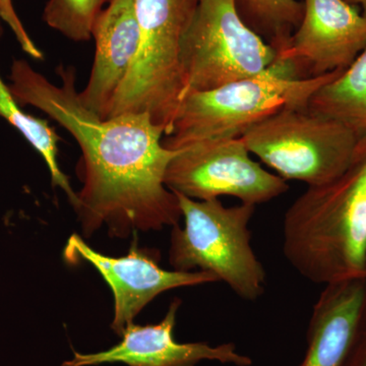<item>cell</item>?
<instances>
[{
  "label": "cell",
  "mask_w": 366,
  "mask_h": 366,
  "mask_svg": "<svg viewBox=\"0 0 366 366\" xmlns=\"http://www.w3.org/2000/svg\"><path fill=\"white\" fill-rule=\"evenodd\" d=\"M303 16L278 61L296 79L345 71L366 47V18L345 0H303Z\"/></svg>",
  "instance_id": "9"
},
{
  "label": "cell",
  "mask_w": 366,
  "mask_h": 366,
  "mask_svg": "<svg viewBox=\"0 0 366 366\" xmlns=\"http://www.w3.org/2000/svg\"><path fill=\"white\" fill-rule=\"evenodd\" d=\"M345 1L354 6L360 7L361 13L366 18V0H345Z\"/></svg>",
  "instance_id": "20"
},
{
  "label": "cell",
  "mask_w": 366,
  "mask_h": 366,
  "mask_svg": "<svg viewBox=\"0 0 366 366\" xmlns=\"http://www.w3.org/2000/svg\"><path fill=\"white\" fill-rule=\"evenodd\" d=\"M93 38V67L88 84L79 92V98L91 112L107 118L139 50V30L134 0H110L99 14Z\"/></svg>",
  "instance_id": "13"
},
{
  "label": "cell",
  "mask_w": 366,
  "mask_h": 366,
  "mask_svg": "<svg viewBox=\"0 0 366 366\" xmlns=\"http://www.w3.org/2000/svg\"><path fill=\"white\" fill-rule=\"evenodd\" d=\"M182 300L175 298L167 314L155 325H129L122 340L108 350L83 354L74 351L71 360L60 366H93L104 363H124L129 366H196L204 360L223 365L250 366L249 356L238 352L235 344L211 346L208 343H178L174 339L177 315Z\"/></svg>",
  "instance_id": "11"
},
{
  "label": "cell",
  "mask_w": 366,
  "mask_h": 366,
  "mask_svg": "<svg viewBox=\"0 0 366 366\" xmlns=\"http://www.w3.org/2000/svg\"><path fill=\"white\" fill-rule=\"evenodd\" d=\"M334 71L296 79L289 64L277 61L269 71L182 99L172 129L163 144L179 150L207 139L242 137L255 124L282 109L305 107L320 86L338 78Z\"/></svg>",
  "instance_id": "3"
},
{
  "label": "cell",
  "mask_w": 366,
  "mask_h": 366,
  "mask_svg": "<svg viewBox=\"0 0 366 366\" xmlns=\"http://www.w3.org/2000/svg\"><path fill=\"white\" fill-rule=\"evenodd\" d=\"M0 18L9 26L24 52L34 59H43L42 51L26 33L25 26L19 18L11 0H0Z\"/></svg>",
  "instance_id": "18"
},
{
  "label": "cell",
  "mask_w": 366,
  "mask_h": 366,
  "mask_svg": "<svg viewBox=\"0 0 366 366\" xmlns=\"http://www.w3.org/2000/svg\"><path fill=\"white\" fill-rule=\"evenodd\" d=\"M199 2L134 0L139 50L107 118L146 113L169 134L184 93L183 50Z\"/></svg>",
  "instance_id": "4"
},
{
  "label": "cell",
  "mask_w": 366,
  "mask_h": 366,
  "mask_svg": "<svg viewBox=\"0 0 366 366\" xmlns=\"http://www.w3.org/2000/svg\"><path fill=\"white\" fill-rule=\"evenodd\" d=\"M106 0H49L43 19L53 30L76 42L93 38L94 26Z\"/></svg>",
  "instance_id": "17"
},
{
  "label": "cell",
  "mask_w": 366,
  "mask_h": 366,
  "mask_svg": "<svg viewBox=\"0 0 366 366\" xmlns=\"http://www.w3.org/2000/svg\"><path fill=\"white\" fill-rule=\"evenodd\" d=\"M177 151L166 170L165 184L190 199L227 196L257 206L289 189L286 180L252 160L242 137L207 139Z\"/></svg>",
  "instance_id": "8"
},
{
  "label": "cell",
  "mask_w": 366,
  "mask_h": 366,
  "mask_svg": "<svg viewBox=\"0 0 366 366\" xmlns=\"http://www.w3.org/2000/svg\"><path fill=\"white\" fill-rule=\"evenodd\" d=\"M174 194L184 226H174L171 232L170 266L175 271L207 272L242 300H259L266 288V271L250 244L254 204L226 208L219 199L197 201Z\"/></svg>",
  "instance_id": "5"
},
{
  "label": "cell",
  "mask_w": 366,
  "mask_h": 366,
  "mask_svg": "<svg viewBox=\"0 0 366 366\" xmlns=\"http://www.w3.org/2000/svg\"><path fill=\"white\" fill-rule=\"evenodd\" d=\"M2 26L0 25V38ZM0 118L18 129L29 144L40 154L51 175L53 185L66 192L72 207L78 203V196L69 183V177L60 169L59 164V136L44 119L28 114L16 102L9 86L0 76Z\"/></svg>",
  "instance_id": "15"
},
{
  "label": "cell",
  "mask_w": 366,
  "mask_h": 366,
  "mask_svg": "<svg viewBox=\"0 0 366 366\" xmlns=\"http://www.w3.org/2000/svg\"><path fill=\"white\" fill-rule=\"evenodd\" d=\"M366 327V276L327 284L312 308L298 366H346Z\"/></svg>",
  "instance_id": "12"
},
{
  "label": "cell",
  "mask_w": 366,
  "mask_h": 366,
  "mask_svg": "<svg viewBox=\"0 0 366 366\" xmlns=\"http://www.w3.org/2000/svg\"><path fill=\"white\" fill-rule=\"evenodd\" d=\"M57 74L59 85L16 59L9 86L21 107L44 112L78 143L84 187L74 209L84 233L106 226L112 237L127 238L177 226L182 211L165 174L177 151L164 146V127L146 113L100 117L81 102L76 69L60 66Z\"/></svg>",
  "instance_id": "1"
},
{
  "label": "cell",
  "mask_w": 366,
  "mask_h": 366,
  "mask_svg": "<svg viewBox=\"0 0 366 366\" xmlns=\"http://www.w3.org/2000/svg\"><path fill=\"white\" fill-rule=\"evenodd\" d=\"M250 154L284 180L308 187L341 177L352 163L360 139L333 118L307 106L282 109L242 137Z\"/></svg>",
  "instance_id": "6"
},
{
  "label": "cell",
  "mask_w": 366,
  "mask_h": 366,
  "mask_svg": "<svg viewBox=\"0 0 366 366\" xmlns=\"http://www.w3.org/2000/svg\"><path fill=\"white\" fill-rule=\"evenodd\" d=\"M307 107L366 137V47L338 78L315 92Z\"/></svg>",
  "instance_id": "14"
},
{
  "label": "cell",
  "mask_w": 366,
  "mask_h": 366,
  "mask_svg": "<svg viewBox=\"0 0 366 366\" xmlns=\"http://www.w3.org/2000/svg\"><path fill=\"white\" fill-rule=\"evenodd\" d=\"M346 366H366V327Z\"/></svg>",
  "instance_id": "19"
},
{
  "label": "cell",
  "mask_w": 366,
  "mask_h": 366,
  "mask_svg": "<svg viewBox=\"0 0 366 366\" xmlns=\"http://www.w3.org/2000/svg\"><path fill=\"white\" fill-rule=\"evenodd\" d=\"M64 257L67 261L81 259L90 262L107 282L114 296L112 329L120 337L142 310L161 293L218 282L207 272L161 268L158 252L137 247L136 237L129 254L112 257L92 249L81 236L72 234L64 249Z\"/></svg>",
  "instance_id": "10"
},
{
  "label": "cell",
  "mask_w": 366,
  "mask_h": 366,
  "mask_svg": "<svg viewBox=\"0 0 366 366\" xmlns=\"http://www.w3.org/2000/svg\"><path fill=\"white\" fill-rule=\"evenodd\" d=\"M106 1H108V2H109V1H110V0H106Z\"/></svg>",
  "instance_id": "21"
},
{
  "label": "cell",
  "mask_w": 366,
  "mask_h": 366,
  "mask_svg": "<svg viewBox=\"0 0 366 366\" xmlns=\"http://www.w3.org/2000/svg\"><path fill=\"white\" fill-rule=\"evenodd\" d=\"M245 25L281 52L288 45L303 16L300 0H234Z\"/></svg>",
  "instance_id": "16"
},
{
  "label": "cell",
  "mask_w": 366,
  "mask_h": 366,
  "mask_svg": "<svg viewBox=\"0 0 366 366\" xmlns=\"http://www.w3.org/2000/svg\"><path fill=\"white\" fill-rule=\"evenodd\" d=\"M283 254L312 283L366 276V137L341 177L308 187L289 207Z\"/></svg>",
  "instance_id": "2"
},
{
  "label": "cell",
  "mask_w": 366,
  "mask_h": 366,
  "mask_svg": "<svg viewBox=\"0 0 366 366\" xmlns=\"http://www.w3.org/2000/svg\"><path fill=\"white\" fill-rule=\"evenodd\" d=\"M277 61L278 52L245 25L234 0H199L183 50V98L257 76Z\"/></svg>",
  "instance_id": "7"
}]
</instances>
